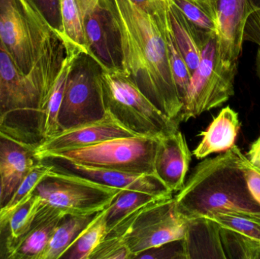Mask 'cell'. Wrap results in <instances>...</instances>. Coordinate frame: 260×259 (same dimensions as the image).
I'll return each instance as SVG.
<instances>
[{
  "instance_id": "25",
  "label": "cell",
  "mask_w": 260,
  "mask_h": 259,
  "mask_svg": "<svg viewBox=\"0 0 260 259\" xmlns=\"http://www.w3.org/2000/svg\"><path fill=\"white\" fill-rule=\"evenodd\" d=\"M203 39L217 34L216 18L209 0H168Z\"/></svg>"
},
{
  "instance_id": "26",
  "label": "cell",
  "mask_w": 260,
  "mask_h": 259,
  "mask_svg": "<svg viewBox=\"0 0 260 259\" xmlns=\"http://www.w3.org/2000/svg\"><path fill=\"white\" fill-rule=\"evenodd\" d=\"M61 35L67 48L89 56L82 18L76 0H60Z\"/></svg>"
},
{
  "instance_id": "9",
  "label": "cell",
  "mask_w": 260,
  "mask_h": 259,
  "mask_svg": "<svg viewBox=\"0 0 260 259\" xmlns=\"http://www.w3.org/2000/svg\"><path fill=\"white\" fill-rule=\"evenodd\" d=\"M187 217L173 196L147 205L133 222L126 243L135 257L148 249L184 237Z\"/></svg>"
},
{
  "instance_id": "5",
  "label": "cell",
  "mask_w": 260,
  "mask_h": 259,
  "mask_svg": "<svg viewBox=\"0 0 260 259\" xmlns=\"http://www.w3.org/2000/svg\"><path fill=\"white\" fill-rule=\"evenodd\" d=\"M0 132L36 147L42 141L39 94L0 40Z\"/></svg>"
},
{
  "instance_id": "19",
  "label": "cell",
  "mask_w": 260,
  "mask_h": 259,
  "mask_svg": "<svg viewBox=\"0 0 260 259\" xmlns=\"http://www.w3.org/2000/svg\"><path fill=\"white\" fill-rule=\"evenodd\" d=\"M42 202L31 229L8 259H41L56 228L66 215L59 209Z\"/></svg>"
},
{
  "instance_id": "10",
  "label": "cell",
  "mask_w": 260,
  "mask_h": 259,
  "mask_svg": "<svg viewBox=\"0 0 260 259\" xmlns=\"http://www.w3.org/2000/svg\"><path fill=\"white\" fill-rule=\"evenodd\" d=\"M100 71H91L75 62L69 75L59 114L60 131L91 123L105 117Z\"/></svg>"
},
{
  "instance_id": "16",
  "label": "cell",
  "mask_w": 260,
  "mask_h": 259,
  "mask_svg": "<svg viewBox=\"0 0 260 259\" xmlns=\"http://www.w3.org/2000/svg\"><path fill=\"white\" fill-rule=\"evenodd\" d=\"M35 147L0 132V179L4 207L38 162L34 154Z\"/></svg>"
},
{
  "instance_id": "31",
  "label": "cell",
  "mask_w": 260,
  "mask_h": 259,
  "mask_svg": "<svg viewBox=\"0 0 260 259\" xmlns=\"http://www.w3.org/2000/svg\"><path fill=\"white\" fill-rule=\"evenodd\" d=\"M221 228L236 231L260 242V216L244 213H219L211 217Z\"/></svg>"
},
{
  "instance_id": "33",
  "label": "cell",
  "mask_w": 260,
  "mask_h": 259,
  "mask_svg": "<svg viewBox=\"0 0 260 259\" xmlns=\"http://www.w3.org/2000/svg\"><path fill=\"white\" fill-rule=\"evenodd\" d=\"M135 259H186L183 239L151 248L136 255Z\"/></svg>"
},
{
  "instance_id": "40",
  "label": "cell",
  "mask_w": 260,
  "mask_h": 259,
  "mask_svg": "<svg viewBox=\"0 0 260 259\" xmlns=\"http://www.w3.org/2000/svg\"><path fill=\"white\" fill-rule=\"evenodd\" d=\"M4 207L3 199V187H2L1 179H0V209Z\"/></svg>"
},
{
  "instance_id": "41",
  "label": "cell",
  "mask_w": 260,
  "mask_h": 259,
  "mask_svg": "<svg viewBox=\"0 0 260 259\" xmlns=\"http://www.w3.org/2000/svg\"><path fill=\"white\" fill-rule=\"evenodd\" d=\"M257 12L258 15H259V18H260V9L259 11H257V12Z\"/></svg>"
},
{
  "instance_id": "17",
  "label": "cell",
  "mask_w": 260,
  "mask_h": 259,
  "mask_svg": "<svg viewBox=\"0 0 260 259\" xmlns=\"http://www.w3.org/2000/svg\"><path fill=\"white\" fill-rule=\"evenodd\" d=\"M220 231V225L207 217L188 219L183 238L186 258L227 259Z\"/></svg>"
},
{
  "instance_id": "15",
  "label": "cell",
  "mask_w": 260,
  "mask_h": 259,
  "mask_svg": "<svg viewBox=\"0 0 260 259\" xmlns=\"http://www.w3.org/2000/svg\"><path fill=\"white\" fill-rule=\"evenodd\" d=\"M192 154L180 130L159 138L154 158V173L171 193L180 191L186 182Z\"/></svg>"
},
{
  "instance_id": "36",
  "label": "cell",
  "mask_w": 260,
  "mask_h": 259,
  "mask_svg": "<svg viewBox=\"0 0 260 259\" xmlns=\"http://www.w3.org/2000/svg\"><path fill=\"white\" fill-rule=\"evenodd\" d=\"M24 202L12 206L6 205L0 209V259L7 258L8 225L9 219L14 211Z\"/></svg>"
},
{
  "instance_id": "28",
  "label": "cell",
  "mask_w": 260,
  "mask_h": 259,
  "mask_svg": "<svg viewBox=\"0 0 260 259\" xmlns=\"http://www.w3.org/2000/svg\"><path fill=\"white\" fill-rule=\"evenodd\" d=\"M164 198L166 197L145 192L121 190L107 208L106 222L108 230L115 226L122 219L136 210Z\"/></svg>"
},
{
  "instance_id": "32",
  "label": "cell",
  "mask_w": 260,
  "mask_h": 259,
  "mask_svg": "<svg viewBox=\"0 0 260 259\" xmlns=\"http://www.w3.org/2000/svg\"><path fill=\"white\" fill-rule=\"evenodd\" d=\"M53 169V163L47 161H38L21 181L6 205L12 206L24 202L35 193L40 183L50 176Z\"/></svg>"
},
{
  "instance_id": "18",
  "label": "cell",
  "mask_w": 260,
  "mask_h": 259,
  "mask_svg": "<svg viewBox=\"0 0 260 259\" xmlns=\"http://www.w3.org/2000/svg\"><path fill=\"white\" fill-rule=\"evenodd\" d=\"M241 127L238 113L229 106L223 108L209 127L200 134L201 141L192 154L200 160L229 150L235 145Z\"/></svg>"
},
{
  "instance_id": "27",
  "label": "cell",
  "mask_w": 260,
  "mask_h": 259,
  "mask_svg": "<svg viewBox=\"0 0 260 259\" xmlns=\"http://www.w3.org/2000/svg\"><path fill=\"white\" fill-rule=\"evenodd\" d=\"M107 207L96 214L92 221L79 234L74 243L62 255L65 259H89L108 231Z\"/></svg>"
},
{
  "instance_id": "3",
  "label": "cell",
  "mask_w": 260,
  "mask_h": 259,
  "mask_svg": "<svg viewBox=\"0 0 260 259\" xmlns=\"http://www.w3.org/2000/svg\"><path fill=\"white\" fill-rule=\"evenodd\" d=\"M241 155V149L235 144L195 167L174 196L179 209L187 218H211L226 212L260 216V205L247 187Z\"/></svg>"
},
{
  "instance_id": "1",
  "label": "cell",
  "mask_w": 260,
  "mask_h": 259,
  "mask_svg": "<svg viewBox=\"0 0 260 259\" xmlns=\"http://www.w3.org/2000/svg\"><path fill=\"white\" fill-rule=\"evenodd\" d=\"M111 2L120 68L162 113L179 122L183 101L168 60L165 36L168 6L151 13L132 0Z\"/></svg>"
},
{
  "instance_id": "4",
  "label": "cell",
  "mask_w": 260,
  "mask_h": 259,
  "mask_svg": "<svg viewBox=\"0 0 260 259\" xmlns=\"http://www.w3.org/2000/svg\"><path fill=\"white\" fill-rule=\"evenodd\" d=\"M107 110L139 136L160 138L179 130L180 123L162 113L120 67L99 72Z\"/></svg>"
},
{
  "instance_id": "35",
  "label": "cell",
  "mask_w": 260,
  "mask_h": 259,
  "mask_svg": "<svg viewBox=\"0 0 260 259\" xmlns=\"http://www.w3.org/2000/svg\"><path fill=\"white\" fill-rule=\"evenodd\" d=\"M241 164L247 187L255 200L260 205V170L256 169L243 153L241 155Z\"/></svg>"
},
{
  "instance_id": "11",
  "label": "cell",
  "mask_w": 260,
  "mask_h": 259,
  "mask_svg": "<svg viewBox=\"0 0 260 259\" xmlns=\"http://www.w3.org/2000/svg\"><path fill=\"white\" fill-rule=\"evenodd\" d=\"M89 50V57L101 68L120 67L116 62L118 36L111 0H76Z\"/></svg>"
},
{
  "instance_id": "12",
  "label": "cell",
  "mask_w": 260,
  "mask_h": 259,
  "mask_svg": "<svg viewBox=\"0 0 260 259\" xmlns=\"http://www.w3.org/2000/svg\"><path fill=\"white\" fill-rule=\"evenodd\" d=\"M216 18L218 51L227 66L238 65L249 17L260 9V0H209Z\"/></svg>"
},
{
  "instance_id": "8",
  "label": "cell",
  "mask_w": 260,
  "mask_h": 259,
  "mask_svg": "<svg viewBox=\"0 0 260 259\" xmlns=\"http://www.w3.org/2000/svg\"><path fill=\"white\" fill-rule=\"evenodd\" d=\"M120 191L64 171L53 164L50 176L40 183L35 193L46 205L66 214L85 215L105 209Z\"/></svg>"
},
{
  "instance_id": "20",
  "label": "cell",
  "mask_w": 260,
  "mask_h": 259,
  "mask_svg": "<svg viewBox=\"0 0 260 259\" xmlns=\"http://www.w3.org/2000/svg\"><path fill=\"white\" fill-rule=\"evenodd\" d=\"M168 13L174 39L191 74L200 65L204 41L177 8L168 0Z\"/></svg>"
},
{
  "instance_id": "34",
  "label": "cell",
  "mask_w": 260,
  "mask_h": 259,
  "mask_svg": "<svg viewBox=\"0 0 260 259\" xmlns=\"http://www.w3.org/2000/svg\"><path fill=\"white\" fill-rule=\"evenodd\" d=\"M50 25L61 34L60 0H32ZM62 36V35H61Z\"/></svg>"
},
{
  "instance_id": "38",
  "label": "cell",
  "mask_w": 260,
  "mask_h": 259,
  "mask_svg": "<svg viewBox=\"0 0 260 259\" xmlns=\"http://www.w3.org/2000/svg\"><path fill=\"white\" fill-rule=\"evenodd\" d=\"M247 157L250 162L260 170V135L256 141L252 143Z\"/></svg>"
},
{
  "instance_id": "23",
  "label": "cell",
  "mask_w": 260,
  "mask_h": 259,
  "mask_svg": "<svg viewBox=\"0 0 260 259\" xmlns=\"http://www.w3.org/2000/svg\"><path fill=\"white\" fill-rule=\"evenodd\" d=\"M98 214V213H97ZM66 214L52 236L41 259H59L68 250L79 234L92 221L96 214Z\"/></svg>"
},
{
  "instance_id": "2",
  "label": "cell",
  "mask_w": 260,
  "mask_h": 259,
  "mask_svg": "<svg viewBox=\"0 0 260 259\" xmlns=\"http://www.w3.org/2000/svg\"><path fill=\"white\" fill-rule=\"evenodd\" d=\"M0 40L20 72L35 87L44 117L68 48L32 0H0Z\"/></svg>"
},
{
  "instance_id": "22",
  "label": "cell",
  "mask_w": 260,
  "mask_h": 259,
  "mask_svg": "<svg viewBox=\"0 0 260 259\" xmlns=\"http://www.w3.org/2000/svg\"><path fill=\"white\" fill-rule=\"evenodd\" d=\"M148 205L128 214L115 226L108 230L103 240L93 251L89 259H133V255L126 243V237L133 222Z\"/></svg>"
},
{
  "instance_id": "21",
  "label": "cell",
  "mask_w": 260,
  "mask_h": 259,
  "mask_svg": "<svg viewBox=\"0 0 260 259\" xmlns=\"http://www.w3.org/2000/svg\"><path fill=\"white\" fill-rule=\"evenodd\" d=\"M81 55L83 54L76 51L74 49H70L68 50V54L66 58L62 69L53 85L46 105L44 117H43V140L47 139L60 132L59 114L62 99H63L67 79L75 62Z\"/></svg>"
},
{
  "instance_id": "7",
  "label": "cell",
  "mask_w": 260,
  "mask_h": 259,
  "mask_svg": "<svg viewBox=\"0 0 260 259\" xmlns=\"http://www.w3.org/2000/svg\"><path fill=\"white\" fill-rule=\"evenodd\" d=\"M238 65H224L218 51V36L208 38L202 46L200 65L191 76L183 99L180 123L226 103L235 94Z\"/></svg>"
},
{
  "instance_id": "29",
  "label": "cell",
  "mask_w": 260,
  "mask_h": 259,
  "mask_svg": "<svg viewBox=\"0 0 260 259\" xmlns=\"http://www.w3.org/2000/svg\"><path fill=\"white\" fill-rule=\"evenodd\" d=\"M165 36L171 72L183 104V99L187 91L192 74L174 39L168 13L165 24Z\"/></svg>"
},
{
  "instance_id": "37",
  "label": "cell",
  "mask_w": 260,
  "mask_h": 259,
  "mask_svg": "<svg viewBox=\"0 0 260 259\" xmlns=\"http://www.w3.org/2000/svg\"><path fill=\"white\" fill-rule=\"evenodd\" d=\"M132 1L151 13L161 12L168 6L167 0H132Z\"/></svg>"
},
{
  "instance_id": "14",
  "label": "cell",
  "mask_w": 260,
  "mask_h": 259,
  "mask_svg": "<svg viewBox=\"0 0 260 259\" xmlns=\"http://www.w3.org/2000/svg\"><path fill=\"white\" fill-rule=\"evenodd\" d=\"M48 161L53 163L64 171L107 187L120 190L145 192L161 197H168L173 195L156 175L137 174L109 169L97 168L67 161Z\"/></svg>"
},
{
  "instance_id": "13",
  "label": "cell",
  "mask_w": 260,
  "mask_h": 259,
  "mask_svg": "<svg viewBox=\"0 0 260 259\" xmlns=\"http://www.w3.org/2000/svg\"><path fill=\"white\" fill-rule=\"evenodd\" d=\"M133 136L139 135L124 127L107 110L100 120L61 130L43 140L35 147L34 154L38 161H43L46 156L55 152L86 147L112 138Z\"/></svg>"
},
{
  "instance_id": "39",
  "label": "cell",
  "mask_w": 260,
  "mask_h": 259,
  "mask_svg": "<svg viewBox=\"0 0 260 259\" xmlns=\"http://www.w3.org/2000/svg\"><path fill=\"white\" fill-rule=\"evenodd\" d=\"M256 73H257L258 77L260 79V47L257 50V53H256Z\"/></svg>"
},
{
  "instance_id": "30",
  "label": "cell",
  "mask_w": 260,
  "mask_h": 259,
  "mask_svg": "<svg viewBox=\"0 0 260 259\" xmlns=\"http://www.w3.org/2000/svg\"><path fill=\"white\" fill-rule=\"evenodd\" d=\"M221 243L227 259H260V242L221 228Z\"/></svg>"
},
{
  "instance_id": "6",
  "label": "cell",
  "mask_w": 260,
  "mask_h": 259,
  "mask_svg": "<svg viewBox=\"0 0 260 259\" xmlns=\"http://www.w3.org/2000/svg\"><path fill=\"white\" fill-rule=\"evenodd\" d=\"M159 138L123 137L92 145L55 152L43 161H62L97 168L155 175L154 158Z\"/></svg>"
},
{
  "instance_id": "24",
  "label": "cell",
  "mask_w": 260,
  "mask_h": 259,
  "mask_svg": "<svg viewBox=\"0 0 260 259\" xmlns=\"http://www.w3.org/2000/svg\"><path fill=\"white\" fill-rule=\"evenodd\" d=\"M42 203L40 196L34 193L11 216L8 225L7 258L31 229Z\"/></svg>"
}]
</instances>
